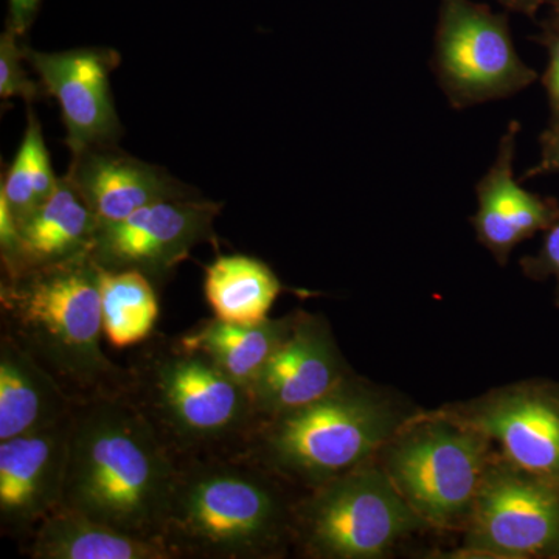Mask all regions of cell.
Wrapping results in <instances>:
<instances>
[{"label":"cell","mask_w":559,"mask_h":559,"mask_svg":"<svg viewBox=\"0 0 559 559\" xmlns=\"http://www.w3.org/2000/svg\"><path fill=\"white\" fill-rule=\"evenodd\" d=\"M551 28H558L559 31V2H558V7H557V25H554V27Z\"/></svg>","instance_id":"30"},{"label":"cell","mask_w":559,"mask_h":559,"mask_svg":"<svg viewBox=\"0 0 559 559\" xmlns=\"http://www.w3.org/2000/svg\"><path fill=\"white\" fill-rule=\"evenodd\" d=\"M384 452L385 473L419 518L466 524L492 459L488 437L444 414L401 426Z\"/></svg>","instance_id":"7"},{"label":"cell","mask_w":559,"mask_h":559,"mask_svg":"<svg viewBox=\"0 0 559 559\" xmlns=\"http://www.w3.org/2000/svg\"><path fill=\"white\" fill-rule=\"evenodd\" d=\"M178 463L127 395L80 401L61 509L160 539Z\"/></svg>","instance_id":"1"},{"label":"cell","mask_w":559,"mask_h":559,"mask_svg":"<svg viewBox=\"0 0 559 559\" xmlns=\"http://www.w3.org/2000/svg\"><path fill=\"white\" fill-rule=\"evenodd\" d=\"M348 380L329 323L297 311L296 325L250 388L260 419L308 406Z\"/></svg>","instance_id":"14"},{"label":"cell","mask_w":559,"mask_h":559,"mask_svg":"<svg viewBox=\"0 0 559 559\" xmlns=\"http://www.w3.org/2000/svg\"><path fill=\"white\" fill-rule=\"evenodd\" d=\"M296 320L297 312L255 323L213 318L202 320L178 337L186 347L204 353L231 380L250 389L272 355L289 336Z\"/></svg>","instance_id":"20"},{"label":"cell","mask_w":559,"mask_h":559,"mask_svg":"<svg viewBox=\"0 0 559 559\" xmlns=\"http://www.w3.org/2000/svg\"><path fill=\"white\" fill-rule=\"evenodd\" d=\"M178 463L160 539L176 559L282 558L294 502L282 479L241 454Z\"/></svg>","instance_id":"3"},{"label":"cell","mask_w":559,"mask_h":559,"mask_svg":"<svg viewBox=\"0 0 559 559\" xmlns=\"http://www.w3.org/2000/svg\"><path fill=\"white\" fill-rule=\"evenodd\" d=\"M72 156L66 176L100 226L124 219L153 202L198 197L164 168L130 156L117 145L92 146Z\"/></svg>","instance_id":"16"},{"label":"cell","mask_w":559,"mask_h":559,"mask_svg":"<svg viewBox=\"0 0 559 559\" xmlns=\"http://www.w3.org/2000/svg\"><path fill=\"white\" fill-rule=\"evenodd\" d=\"M466 527L465 557L559 559V484L492 455Z\"/></svg>","instance_id":"9"},{"label":"cell","mask_w":559,"mask_h":559,"mask_svg":"<svg viewBox=\"0 0 559 559\" xmlns=\"http://www.w3.org/2000/svg\"><path fill=\"white\" fill-rule=\"evenodd\" d=\"M16 224L20 253L13 270L3 272V275L60 263L91 252L100 227L68 176L60 178L58 189L49 201Z\"/></svg>","instance_id":"18"},{"label":"cell","mask_w":559,"mask_h":559,"mask_svg":"<svg viewBox=\"0 0 559 559\" xmlns=\"http://www.w3.org/2000/svg\"><path fill=\"white\" fill-rule=\"evenodd\" d=\"M426 527L371 460L294 502L296 543L311 558H382L401 538Z\"/></svg>","instance_id":"6"},{"label":"cell","mask_w":559,"mask_h":559,"mask_svg":"<svg viewBox=\"0 0 559 559\" xmlns=\"http://www.w3.org/2000/svg\"><path fill=\"white\" fill-rule=\"evenodd\" d=\"M525 473L559 484V384L522 382L452 412Z\"/></svg>","instance_id":"11"},{"label":"cell","mask_w":559,"mask_h":559,"mask_svg":"<svg viewBox=\"0 0 559 559\" xmlns=\"http://www.w3.org/2000/svg\"><path fill=\"white\" fill-rule=\"evenodd\" d=\"M22 546L32 559H176L159 539L142 538L58 509Z\"/></svg>","instance_id":"19"},{"label":"cell","mask_w":559,"mask_h":559,"mask_svg":"<svg viewBox=\"0 0 559 559\" xmlns=\"http://www.w3.org/2000/svg\"><path fill=\"white\" fill-rule=\"evenodd\" d=\"M73 415V412H72ZM72 415L0 441V530L24 544L62 506Z\"/></svg>","instance_id":"12"},{"label":"cell","mask_w":559,"mask_h":559,"mask_svg":"<svg viewBox=\"0 0 559 559\" xmlns=\"http://www.w3.org/2000/svg\"><path fill=\"white\" fill-rule=\"evenodd\" d=\"M218 202L198 197L153 202L116 223L102 224L91 249L105 271H138L160 289L202 242L216 245Z\"/></svg>","instance_id":"10"},{"label":"cell","mask_w":559,"mask_h":559,"mask_svg":"<svg viewBox=\"0 0 559 559\" xmlns=\"http://www.w3.org/2000/svg\"><path fill=\"white\" fill-rule=\"evenodd\" d=\"M58 183L60 178L51 170L43 128L36 114L28 109L27 131L3 179L0 198L9 205L16 223H20L33 210L50 200Z\"/></svg>","instance_id":"23"},{"label":"cell","mask_w":559,"mask_h":559,"mask_svg":"<svg viewBox=\"0 0 559 559\" xmlns=\"http://www.w3.org/2000/svg\"><path fill=\"white\" fill-rule=\"evenodd\" d=\"M432 70L455 109L503 100L538 79L514 49L509 16L473 0H441Z\"/></svg>","instance_id":"8"},{"label":"cell","mask_w":559,"mask_h":559,"mask_svg":"<svg viewBox=\"0 0 559 559\" xmlns=\"http://www.w3.org/2000/svg\"><path fill=\"white\" fill-rule=\"evenodd\" d=\"M283 285L270 264L255 257L219 255L204 271V296L213 316L255 323L270 318Z\"/></svg>","instance_id":"21"},{"label":"cell","mask_w":559,"mask_h":559,"mask_svg":"<svg viewBox=\"0 0 559 559\" xmlns=\"http://www.w3.org/2000/svg\"><path fill=\"white\" fill-rule=\"evenodd\" d=\"M128 369V399L176 462L241 454L260 421L250 390L179 337L154 333L140 344Z\"/></svg>","instance_id":"4"},{"label":"cell","mask_w":559,"mask_h":559,"mask_svg":"<svg viewBox=\"0 0 559 559\" xmlns=\"http://www.w3.org/2000/svg\"><path fill=\"white\" fill-rule=\"evenodd\" d=\"M549 53V64L543 76L551 110V123H559V31L547 28L538 38Z\"/></svg>","instance_id":"26"},{"label":"cell","mask_w":559,"mask_h":559,"mask_svg":"<svg viewBox=\"0 0 559 559\" xmlns=\"http://www.w3.org/2000/svg\"><path fill=\"white\" fill-rule=\"evenodd\" d=\"M543 245L533 257L521 261L525 275L533 280L555 278L557 282V299L559 307V216L547 227Z\"/></svg>","instance_id":"25"},{"label":"cell","mask_w":559,"mask_h":559,"mask_svg":"<svg viewBox=\"0 0 559 559\" xmlns=\"http://www.w3.org/2000/svg\"><path fill=\"white\" fill-rule=\"evenodd\" d=\"M76 403L38 360L0 334V441L55 425Z\"/></svg>","instance_id":"17"},{"label":"cell","mask_w":559,"mask_h":559,"mask_svg":"<svg viewBox=\"0 0 559 559\" xmlns=\"http://www.w3.org/2000/svg\"><path fill=\"white\" fill-rule=\"evenodd\" d=\"M17 39L20 35L10 27L0 36V97L3 100L20 97L33 103L43 98L46 90L31 80L24 69V47Z\"/></svg>","instance_id":"24"},{"label":"cell","mask_w":559,"mask_h":559,"mask_svg":"<svg viewBox=\"0 0 559 559\" xmlns=\"http://www.w3.org/2000/svg\"><path fill=\"white\" fill-rule=\"evenodd\" d=\"M24 57L38 73L44 90L60 105L68 132L66 143L72 154L92 146L117 145L121 123L109 76L120 64L119 51L75 49L47 53L24 47Z\"/></svg>","instance_id":"13"},{"label":"cell","mask_w":559,"mask_h":559,"mask_svg":"<svg viewBox=\"0 0 559 559\" xmlns=\"http://www.w3.org/2000/svg\"><path fill=\"white\" fill-rule=\"evenodd\" d=\"M403 425L389 400L348 378L308 406L260 419L241 455L311 489L369 462Z\"/></svg>","instance_id":"5"},{"label":"cell","mask_w":559,"mask_h":559,"mask_svg":"<svg viewBox=\"0 0 559 559\" xmlns=\"http://www.w3.org/2000/svg\"><path fill=\"white\" fill-rule=\"evenodd\" d=\"M498 2L506 9L533 16L539 10V7L549 2V0H498Z\"/></svg>","instance_id":"29"},{"label":"cell","mask_w":559,"mask_h":559,"mask_svg":"<svg viewBox=\"0 0 559 559\" xmlns=\"http://www.w3.org/2000/svg\"><path fill=\"white\" fill-rule=\"evenodd\" d=\"M40 0H9V20L7 27L13 28L17 35H24L35 21Z\"/></svg>","instance_id":"28"},{"label":"cell","mask_w":559,"mask_h":559,"mask_svg":"<svg viewBox=\"0 0 559 559\" xmlns=\"http://www.w3.org/2000/svg\"><path fill=\"white\" fill-rule=\"evenodd\" d=\"M157 290L156 285L138 271L102 270L103 333L112 347H134L156 333Z\"/></svg>","instance_id":"22"},{"label":"cell","mask_w":559,"mask_h":559,"mask_svg":"<svg viewBox=\"0 0 559 559\" xmlns=\"http://www.w3.org/2000/svg\"><path fill=\"white\" fill-rule=\"evenodd\" d=\"M554 171H559V123H550L549 130L540 135V159L535 167L525 171L522 179L538 178Z\"/></svg>","instance_id":"27"},{"label":"cell","mask_w":559,"mask_h":559,"mask_svg":"<svg viewBox=\"0 0 559 559\" xmlns=\"http://www.w3.org/2000/svg\"><path fill=\"white\" fill-rule=\"evenodd\" d=\"M102 267L91 252L0 282V334L50 371L76 401L127 395L131 373L102 347Z\"/></svg>","instance_id":"2"},{"label":"cell","mask_w":559,"mask_h":559,"mask_svg":"<svg viewBox=\"0 0 559 559\" xmlns=\"http://www.w3.org/2000/svg\"><path fill=\"white\" fill-rule=\"evenodd\" d=\"M520 131V121H511L503 132L495 164L477 182V212L471 218L477 240L502 266L516 246L546 230L559 216L557 201L525 190L514 179Z\"/></svg>","instance_id":"15"}]
</instances>
